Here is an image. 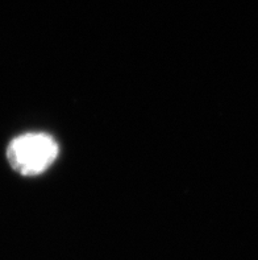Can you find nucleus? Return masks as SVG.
Masks as SVG:
<instances>
[{"mask_svg":"<svg viewBox=\"0 0 258 260\" xmlns=\"http://www.w3.org/2000/svg\"><path fill=\"white\" fill-rule=\"evenodd\" d=\"M58 156L56 140L45 134H25L13 139L7 149L11 167L24 176H36L49 168Z\"/></svg>","mask_w":258,"mask_h":260,"instance_id":"obj_1","label":"nucleus"}]
</instances>
